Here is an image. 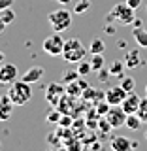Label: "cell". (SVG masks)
I'll return each mask as SVG.
<instances>
[{
    "instance_id": "2e32d148",
    "label": "cell",
    "mask_w": 147,
    "mask_h": 151,
    "mask_svg": "<svg viewBox=\"0 0 147 151\" xmlns=\"http://www.w3.org/2000/svg\"><path fill=\"white\" fill-rule=\"evenodd\" d=\"M83 91V87L79 85V81L75 79V81L72 83H66V94H70V98H77V96H81V93Z\"/></svg>"
},
{
    "instance_id": "7a4b0ae2",
    "label": "cell",
    "mask_w": 147,
    "mask_h": 151,
    "mask_svg": "<svg viewBox=\"0 0 147 151\" xmlns=\"http://www.w3.org/2000/svg\"><path fill=\"white\" fill-rule=\"evenodd\" d=\"M85 55H87V49H85V45L81 42L77 40V38H70V40H64V49H62V57L66 63L70 64H77L79 60L85 59Z\"/></svg>"
},
{
    "instance_id": "9c48e42d",
    "label": "cell",
    "mask_w": 147,
    "mask_h": 151,
    "mask_svg": "<svg viewBox=\"0 0 147 151\" xmlns=\"http://www.w3.org/2000/svg\"><path fill=\"white\" fill-rule=\"evenodd\" d=\"M62 94H66V87H62L60 83H51L49 87H47L45 98H47V102H49V104H53V106H57Z\"/></svg>"
},
{
    "instance_id": "1f68e13d",
    "label": "cell",
    "mask_w": 147,
    "mask_h": 151,
    "mask_svg": "<svg viewBox=\"0 0 147 151\" xmlns=\"http://www.w3.org/2000/svg\"><path fill=\"white\" fill-rule=\"evenodd\" d=\"M126 4H128L130 8H134V9H138L141 6V0H126Z\"/></svg>"
},
{
    "instance_id": "52a82bcc",
    "label": "cell",
    "mask_w": 147,
    "mask_h": 151,
    "mask_svg": "<svg viewBox=\"0 0 147 151\" xmlns=\"http://www.w3.org/2000/svg\"><path fill=\"white\" fill-rule=\"evenodd\" d=\"M17 76H19V72H17L15 64H9V63L0 64V83L2 85H11L17 79Z\"/></svg>"
},
{
    "instance_id": "30bf717a",
    "label": "cell",
    "mask_w": 147,
    "mask_h": 151,
    "mask_svg": "<svg viewBox=\"0 0 147 151\" xmlns=\"http://www.w3.org/2000/svg\"><path fill=\"white\" fill-rule=\"evenodd\" d=\"M140 102H141V98H140V96H138V94H136L134 91H132V93L126 94V98L121 102V108H123V110H125V111L130 115V113H136V111H138Z\"/></svg>"
},
{
    "instance_id": "4dcf8cb0",
    "label": "cell",
    "mask_w": 147,
    "mask_h": 151,
    "mask_svg": "<svg viewBox=\"0 0 147 151\" xmlns=\"http://www.w3.org/2000/svg\"><path fill=\"white\" fill-rule=\"evenodd\" d=\"M13 6V0H0V12L6 8H11Z\"/></svg>"
},
{
    "instance_id": "cb8c5ba5",
    "label": "cell",
    "mask_w": 147,
    "mask_h": 151,
    "mask_svg": "<svg viewBox=\"0 0 147 151\" xmlns=\"http://www.w3.org/2000/svg\"><path fill=\"white\" fill-rule=\"evenodd\" d=\"M0 17L4 19V23H6V25H9V23H13V19H15V12H13L11 8H6V9H2V12H0Z\"/></svg>"
},
{
    "instance_id": "83f0119b",
    "label": "cell",
    "mask_w": 147,
    "mask_h": 151,
    "mask_svg": "<svg viewBox=\"0 0 147 151\" xmlns=\"http://www.w3.org/2000/svg\"><path fill=\"white\" fill-rule=\"evenodd\" d=\"M81 76H79V72L77 70H74V72H66L64 74V78H62V81L64 83H72V81H75V79H79Z\"/></svg>"
},
{
    "instance_id": "ac0fdd59",
    "label": "cell",
    "mask_w": 147,
    "mask_h": 151,
    "mask_svg": "<svg viewBox=\"0 0 147 151\" xmlns=\"http://www.w3.org/2000/svg\"><path fill=\"white\" fill-rule=\"evenodd\" d=\"M141 121L138 115H136V113H130L128 117H126V121H125V127H128L130 130H140L141 129Z\"/></svg>"
},
{
    "instance_id": "6da1fadb",
    "label": "cell",
    "mask_w": 147,
    "mask_h": 151,
    "mask_svg": "<svg viewBox=\"0 0 147 151\" xmlns=\"http://www.w3.org/2000/svg\"><path fill=\"white\" fill-rule=\"evenodd\" d=\"M8 96L11 98V102H13V106H25L27 102H30V98H32V89H30V83H27V81H13L11 85H9V89H8Z\"/></svg>"
},
{
    "instance_id": "d6a6232c",
    "label": "cell",
    "mask_w": 147,
    "mask_h": 151,
    "mask_svg": "<svg viewBox=\"0 0 147 151\" xmlns=\"http://www.w3.org/2000/svg\"><path fill=\"white\" fill-rule=\"evenodd\" d=\"M6 27H8V25H6V23H4V19L0 17V34H2V32L6 30Z\"/></svg>"
},
{
    "instance_id": "e0dca14e",
    "label": "cell",
    "mask_w": 147,
    "mask_h": 151,
    "mask_svg": "<svg viewBox=\"0 0 147 151\" xmlns=\"http://www.w3.org/2000/svg\"><path fill=\"white\" fill-rule=\"evenodd\" d=\"M104 49H106V44H104V40H102V38H93L91 45H89V53H91V55L104 53Z\"/></svg>"
},
{
    "instance_id": "484cf974",
    "label": "cell",
    "mask_w": 147,
    "mask_h": 151,
    "mask_svg": "<svg viewBox=\"0 0 147 151\" xmlns=\"http://www.w3.org/2000/svg\"><path fill=\"white\" fill-rule=\"evenodd\" d=\"M98 129H100V130H102V134L106 136V134H110V130L113 129V127L110 125V121L104 117V119H98Z\"/></svg>"
},
{
    "instance_id": "44dd1931",
    "label": "cell",
    "mask_w": 147,
    "mask_h": 151,
    "mask_svg": "<svg viewBox=\"0 0 147 151\" xmlns=\"http://www.w3.org/2000/svg\"><path fill=\"white\" fill-rule=\"evenodd\" d=\"M91 8V0H79V2H75L74 4V13H85L87 9Z\"/></svg>"
},
{
    "instance_id": "8992f818",
    "label": "cell",
    "mask_w": 147,
    "mask_h": 151,
    "mask_svg": "<svg viewBox=\"0 0 147 151\" xmlns=\"http://www.w3.org/2000/svg\"><path fill=\"white\" fill-rule=\"evenodd\" d=\"M104 117L110 121V125L113 127V129H119V127L125 125V121H126V117H128V113L123 110L121 106H111L110 111H108Z\"/></svg>"
},
{
    "instance_id": "ffe728a7",
    "label": "cell",
    "mask_w": 147,
    "mask_h": 151,
    "mask_svg": "<svg viewBox=\"0 0 147 151\" xmlns=\"http://www.w3.org/2000/svg\"><path fill=\"white\" fill-rule=\"evenodd\" d=\"M136 115H138L143 123H147V94H145V98H141V102H140V106H138V111H136Z\"/></svg>"
},
{
    "instance_id": "ba28073f",
    "label": "cell",
    "mask_w": 147,
    "mask_h": 151,
    "mask_svg": "<svg viewBox=\"0 0 147 151\" xmlns=\"http://www.w3.org/2000/svg\"><path fill=\"white\" fill-rule=\"evenodd\" d=\"M126 93L125 89L121 87V85H117V87H111V89H108L106 91V96H104V100H108L111 104V106H121V102L126 98Z\"/></svg>"
},
{
    "instance_id": "3957f363",
    "label": "cell",
    "mask_w": 147,
    "mask_h": 151,
    "mask_svg": "<svg viewBox=\"0 0 147 151\" xmlns=\"http://www.w3.org/2000/svg\"><path fill=\"white\" fill-rule=\"evenodd\" d=\"M47 21H49L51 28H53L55 32H66L70 27H72V12H68V9L60 8V9H55V12H51L49 15H47Z\"/></svg>"
},
{
    "instance_id": "8d00e7d4",
    "label": "cell",
    "mask_w": 147,
    "mask_h": 151,
    "mask_svg": "<svg viewBox=\"0 0 147 151\" xmlns=\"http://www.w3.org/2000/svg\"><path fill=\"white\" fill-rule=\"evenodd\" d=\"M143 136H145V140H147V130H145V134H143Z\"/></svg>"
},
{
    "instance_id": "d590c367",
    "label": "cell",
    "mask_w": 147,
    "mask_h": 151,
    "mask_svg": "<svg viewBox=\"0 0 147 151\" xmlns=\"http://www.w3.org/2000/svg\"><path fill=\"white\" fill-rule=\"evenodd\" d=\"M4 60H6V57H4V53H2V51H0V64H2Z\"/></svg>"
},
{
    "instance_id": "277c9868",
    "label": "cell",
    "mask_w": 147,
    "mask_h": 151,
    "mask_svg": "<svg viewBox=\"0 0 147 151\" xmlns=\"http://www.w3.org/2000/svg\"><path fill=\"white\" fill-rule=\"evenodd\" d=\"M136 9L130 8L126 2H121V4H115V6L111 8L110 12V17H108V21H119L121 25H132V21L136 19Z\"/></svg>"
},
{
    "instance_id": "4316f807",
    "label": "cell",
    "mask_w": 147,
    "mask_h": 151,
    "mask_svg": "<svg viewBox=\"0 0 147 151\" xmlns=\"http://www.w3.org/2000/svg\"><path fill=\"white\" fill-rule=\"evenodd\" d=\"M110 108H111V104L110 102H98L96 104V113H98V115H106V113L108 111H110Z\"/></svg>"
},
{
    "instance_id": "4fadbf2b",
    "label": "cell",
    "mask_w": 147,
    "mask_h": 151,
    "mask_svg": "<svg viewBox=\"0 0 147 151\" xmlns=\"http://www.w3.org/2000/svg\"><path fill=\"white\" fill-rule=\"evenodd\" d=\"M110 147L113 151H128V149H132V142L126 136H113L110 142Z\"/></svg>"
},
{
    "instance_id": "74e56055",
    "label": "cell",
    "mask_w": 147,
    "mask_h": 151,
    "mask_svg": "<svg viewBox=\"0 0 147 151\" xmlns=\"http://www.w3.org/2000/svg\"><path fill=\"white\" fill-rule=\"evenodd\" d=\"M145 94H147V85H145Z\"/></svg>"
},
{
    "instance_id": "e575fe53",
    "label": "cell",
    "mask_w": 147,
    "mask_h": 151,
    "mask_svg": "<svg viewBox=\"0 0 147 151\" xmlns=\"http://www.w3.org/2000/svg\"><path fill=\"white\" fill-rule=\"evenodd\" d=\"M57 2H59V4H62V6H66V4H70L72 0H57Z\"/></svg>"
},
{
    "instance_id": "7c38bea8",
    "label": "cell",
    "mask_w": 147,
    "mask_h": 151,
    "mask_svg": "<svg viewBox=\"0 0 147 151\" xmlns=\"http://www.w3.org/2000/svg\"><path fill=\"white\" fill-rule=\"evenodd\" d=\"M11 111H13V102L8 94H2L0 96V121H8L11 117Z\"/></svg>"
},
{
    "instance_id": "d6986e66",
    "label": "cell",
    "mask_w": 147,
    "mask_h": 151,
    "mask_svg": "<svg viewBox=\"0 0 147 151\" xmlns=\"http://www.w3.org/2000/svg\"><path fill=\"white\" fill-rule=\"evenodd\" d=\"M91 63V68H93V72H98L100 68H104V64H106V59H104V53H96V55H93V59L89 60Z\"/></svg>"
},
{
    "instance_id": "9a60e30c",
    "label": "cell",
    "mask_w": 147,
    "mask_h": 151,
    "mask_svg": "<svg viewBox=\"0 0 147 151\" xmlns=\"http://www.w3.org/2000/svg\"><path fill=\"white\" fill-rule=\"evenodd\" d=\"M140 64H141L140 51H138V49L126 51V55H125V66H126V68H138Z\"/></svg>"
},
{
    "instance_id": "603a6c76",
    "label": "cell",
    "mask_w": 147,
    "mask_h": 151,
    "mask_svg": "<svg viewBox=\"0 0 147 151\" xmlns=\"http://www.w3.org/2000/svg\"><path fill=\"white\" fill-rule=\"evenodd\" d=\"M123 68H125V60H115L111 66H110V72H111V76H119V78H123Z\"/></svg>"
},
{
    "instance_id": "5b68a950",
    "label": "cell",
    "mask_w": 147,
    "mask_h": 151,
    "mask_svg": "<svg viewBox=\"0 0 147 151\" xmlns=\"http://www.w3.org/2000/svg\"><path fill=\"white\" fill-rule=\"evenodd\" d=\"M42 47H44V51H45L47 55H51V57L62 55L64 40H62V36H60V32H53L51 36H47L45 40H44V44H42Z\"/></svg>"
},
{
    "instance_id": "d4e9b609",
    "label": "cell",
    "mask_w": 147,
    "mask_h": 151,
    "mask_svg": "<svg viewBox=\"0 0 147 151\" xmlns=\"http://www.w3.org/2000/svg\"><path fill=\"white\" fill-rule=\"evenodd\" d=\"M77 64H79V66H77V72H79V76H87L89 72H93L91 63H87V60H79Z\"/></svg>"
},
{
    "instance_id": "8fae6325",
    "label": "cell",
    "mask_w": 147,
    "mask_h": 151,
    "mask_svg": "<svg viewBox=\"0 0 147 151\" xmlns=\"http://www.w3.org/2000/svg\"><path fill=\"white\" fill-rule=\"evenodd\" d=\"M44 74H45V70L42 68V66H32V68H28L25 74L21 76V79L23 81H27V83H36V81H40L42 78H44Z\"/></svg>"
},
{
    "instance_id": "5bb4252c",
    "label": "cell",
    "mask_w": 147,
    "mask_h": 151,
    "mask_svg": "<svg viewBox=\"0 0 147 151\" xmlns=\"http://www.w3.org/2000/svg\"><path fill=\"white\" fill-rule=\"evenodd\" d=\"M132 36H134L136 44H138L141 49H147V28L134 27V28H132Z\"/></svg>"
},
{
    "instance_id": "f35d334b",
    "label": "cell",
    "mask_w": 147,
    "mask_h": 151,
    "mask_svg": "<svg viewBox=\"0 0 147 151\" xmlns=\"http://www.w3.org/2000/svg\"><path fill=\"white\" fill-rule=\"evenodd\" d=\"M145 12H147V6H145Z\"/></svg>"
},
{
    "instance_id": "7402d4cb",
    "label": "cell",
    "mask_w": 147,
    "mask_h": 151,
    "mask_svg": "<svg viewBox=\"0 0 147 151\" xmlns=\"http://www.w3.org/2000/svg\"><path fill=\"white\" fill-rule=\"evenodd\" d=\"M121 87L125 89L126 93H132V91L136 89V81H134L132 78H126V76H123V78H121Z\"/></svg>"
},
{
    "instance_id": "f1b7e54d",
    "label": "cell",
    "mask_w": 147,
    "mask_h": 151,
    "mask_svg": "<svg viewBox=\"0 0 147 151\" xmlns=\"http://www.w3.org/2000/svg\"><path fill=\"white\" fill-rule=\"evenodd\" d=\"M60 115H62V113H60L59 110H53V111L47 113V121H49V123H59L60 121Z\"/></svg>"
},
{
    "instance_id": "836d02e7",
    "label": "cell",
    "mask_w": 147,
    "mask_h": 151,
    "mask_svg": "<svg viewBox=\"0 0 147 151\" xmlns=\"http://www.w3.org/2000/svg\"><path fill=\"white\" fill-rule=\"evenodd\" d=\"M132 25H134V27H141V21H140V19H134V21H132Z\"/></svg>"
},
{
    "instance_id": "f546056e",
    "label": "cell",
    "mask_w": 147,
    "mask_h": 151,
    "mask_svg": "<svg viewBox=\"0 0 147 151\" xmlns=\"http://www.w3.org/2000/svg\"><path fill=\"white\" fill-rule=\"evenodd\" d=\"M110 76H111L110 70H104V68L98 70V79H100V81H108V78H110Z\"/></svg>"
}]
</instances>
